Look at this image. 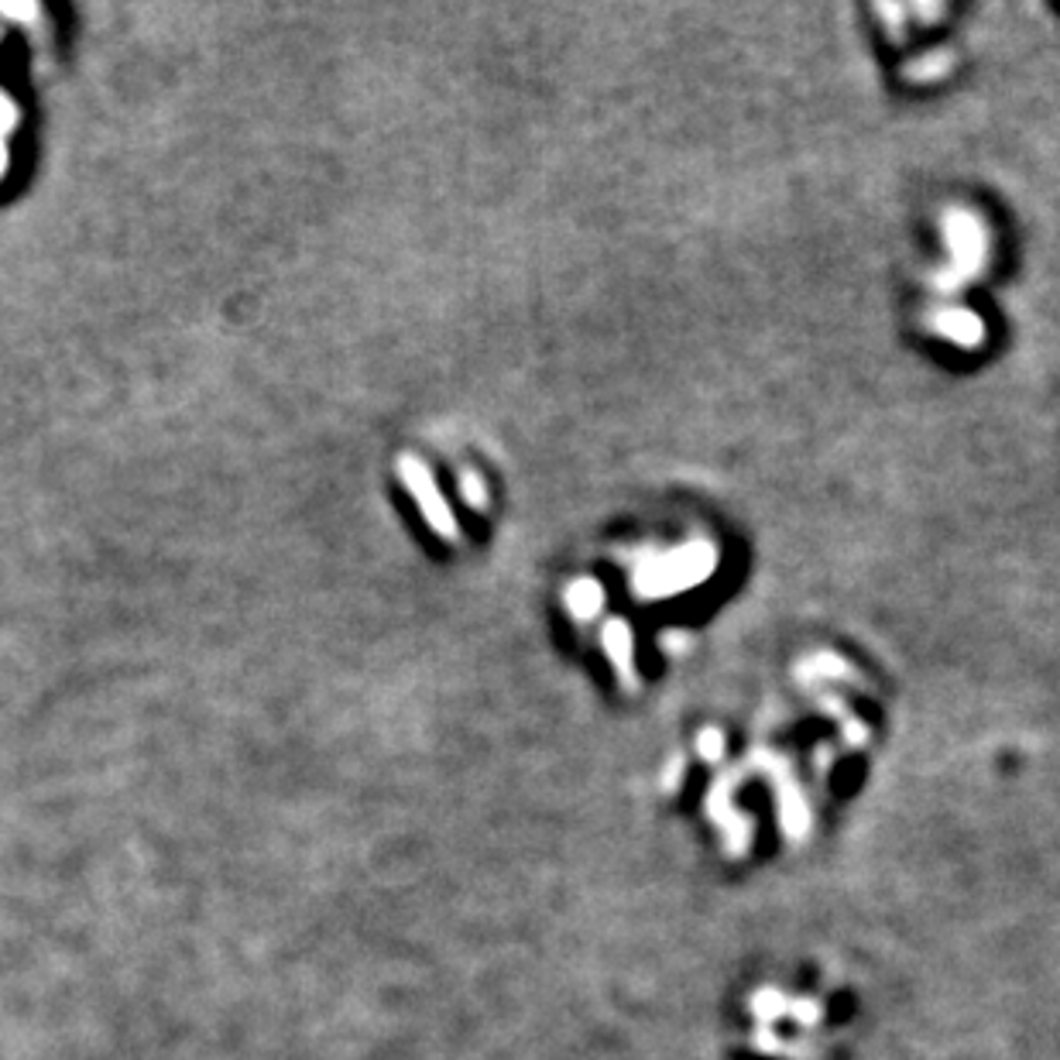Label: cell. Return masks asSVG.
Wrapping results in <instances>:
<instances>
[{
    "mask_svg": "<svg viewBox=\"0 0 1060 1060\" xmlns=\"http://www.w3.org/2000/svg\"><path fill=\"white\" fill-rule=\"evenodd\" d=\"M718 549L711 543H690L669 553H642L635 559L632 587L638 598H666L700 583L714 573Z\"/></svg>",
    "mask_w": 1060,
    "mask_h": 1060,
    "instance_id": "1",
    "label": "cell"
},
{
    "mask_svg": "<svg viewBox=\"0 0 1060 1060\" xmlns=\"http://www.w3.org/2000/svg\"><path fill=\"white\" fill-rule=\"evenodd\" d=\"M944 241L951 251V264L944 272H937V285L940 288H958L964 282L975 278L985 269V258H988V241H985V227L975 214L968 210H948L944 214Z\"/></svg>",
    "mask_w": 1060,
    "mask_h": 1060,
    "instance_id": "2",
    "label": "cell"
},
{
    "mask_svg": "<svg viewBox=\"0 0 1060 1060\" xmlns=\"http://www.w3.org/2000/svg\"><path fill=\"white\" fill-rule=\"evenodd\" d=\"M395 470H398V478L402 484L412 491V498H416V505L426 518V525L433 528L436 536H444V539H457L460 536V528H457V518L447 505V498L439 494L433 474H429V467L419 460V457H412V453H402L395 460Z\"/></svg>",
    "mask_w": 1060,
    "mask_h": 1060,
    "instance_id": "3",
    "label": "cell"
},
{
    "mask_svg": "<svg viewBox=\"0 0 1060 1060\" xmlns=\"http://www.w3.org/2000/svg\"><path fill=\"white\" fill-rule=\"evenodd\" d=\"M930 327L933 334H940L944 340L958 343V347H979L985 340V323L971 313V309H937L930 316Z\"/></svg>",
    "mask_w": 1060,
    "mask_h": 1060,
    "instance_id": "4",
    "label": "cell"
},
{
    "mask_svg": "<svg viewBox=\"0 0 1060 1060\" xmlns=\"http://www.w3.org/2000/svg\"><path fill=\"white\" fill-rule=\"evenodd\" d=\"M601 645L608 659L618 669V680L625 684V690H635V642H632V629L625 622H608L601 629Z\"/></svg>",
    "mask_w": 1060,
    "mask_h": 1060,
    "instance_id": "5",
    "label": "cell"
},
{
    "mask_svg": "<svg viewBox=\"0 0 1060 1060\" xmlns=\"http://www.w3.org/2000/svg\"><path fill=\"white\" fill-rule=\"evenodd\" d=\"M564 604L577 622H591V618H598L604 608V587L591 577H580L564 591Z\"/></svg>",
    "mask_w": 1060,
    "mask_h": 1060,
    "instance_id": "6",
    "label": "cell"
},
{
    "mask_svg": "<svg viewBox=\"0 0 1060 1060\" xmlns=\"http://www.w3.org/2000/svg\"><path fill=\"white\" fill-rule=\"evenodd\" d=\"M954 63H958V58H954L951 48H933L930 55L917 58V63H909V66L903 69V76H906L909 83H933V79H940V76H948V73L954 69Z\"/></svg>",
    "mask_w": 1060,
    "mask_h": 1060,
    "instance_id": "7",
    "label": "cell"
},
{
    "mask_svg": "<svg viewBox=\"0 0 1060 1060\" xmlns=\"http://www.w3.org/2000/svg\"><path fill=\"white\" fill-rule=\"evenodd\" d=\"M18 128V103L0 90V179L8 175V134Z\"/></svg>",
    "mask_w": 1060,
    "mask_h": 1060,
    "instance_id": "8",
    "label": "cell"
},
{
    "mask_svg": "<svg viewBox=\"0 0 1060 1060\" xmlns=\"http://www.w3.org/2000/svg\"><path fill=\"white\" fill-rule=\"evenodd\" d=\"M460 494H463V502L470 509H478V512L488 509V484L481 481L478 470H463V474H460Z\"/></svg>",
    "mask_w": 1060,
    "mask_h": 1060,
    "instance_id": "9",
    "label": "cell"
},
{
    "mask_svg": "<svg viewBox=\"0 0 1060 1060\" xmlns=\"http://www.w3.org/2000/svg\"><path fill=\"white\" fill-rule=\"evenodd\" d=\"M700 752L718 758V755H721V734H718V731H703V734H700Z\"/></svg>",
    "mask_w": 1060,
    "mask_h": 1060,
    "instance_id": "10",
    "label": "cell"
},
{
    "mask_svg": "<svg viewBox=\"0 0 1060 1060\" xmlns=\"http://www.w3.org/2000/svg\"><path fill=\"white\" fill-rule=\"evenodd\" d=\"M878 14L893 21V35L903 39V8H889V4H878Z\"/></svg>",
    "mask_w": 1060,
    "mask_h": 1060,
    "instance_id": "11",
    "label": "cell"
}]
</instances>
